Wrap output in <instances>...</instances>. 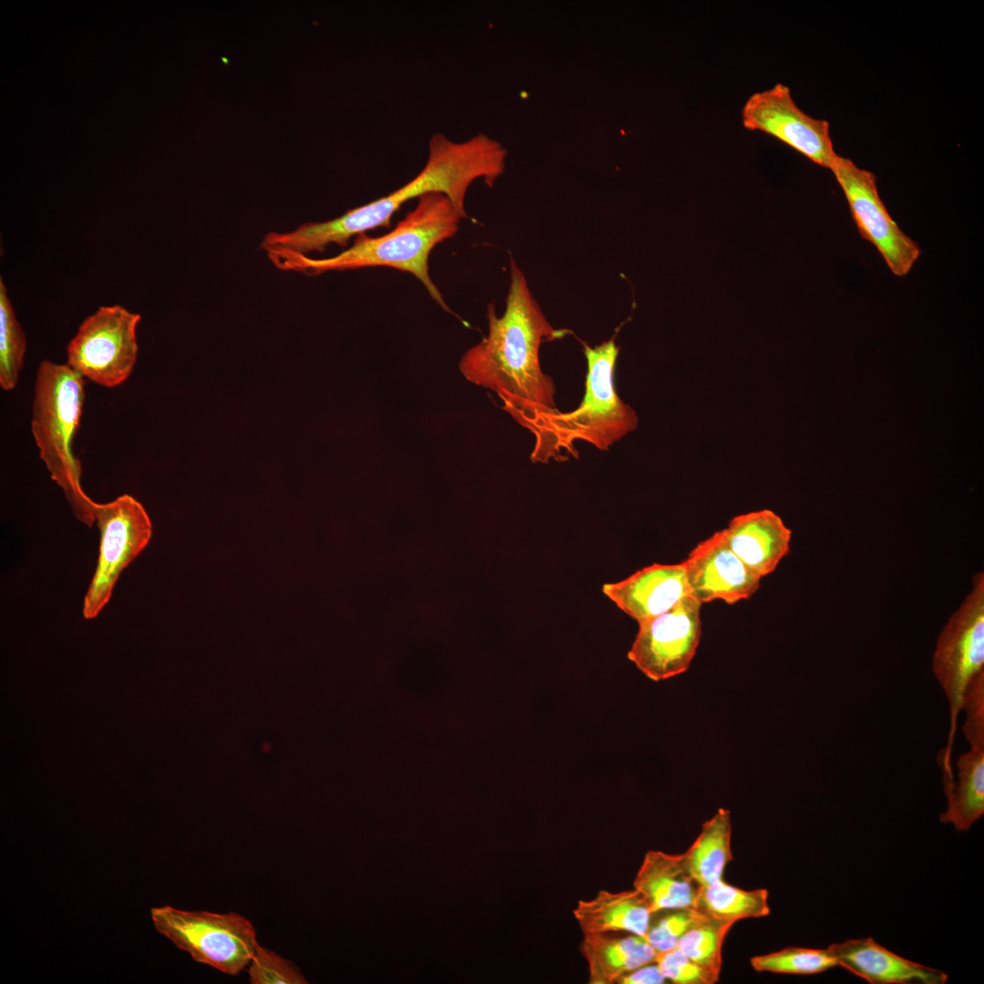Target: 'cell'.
I'll use <instances>...</instances> for the list:
<instances>
[{
	"label": "cell",
	"mask_w": 984,
	"mask_h": 984,
	"mask_svg": "<svg viewBox=\"0 0 984 984\" xmlns=\"http://www.w3.org/2000/svg\"><path fill=\"white\" fill-rule=\"evenodd\" d=\"M741 118L746 129L766 133L821 167L830 169L837 155L829 122L803 111L784 84L752 94L742 108Z\"/></svg>",
	"instance_id": "7c38bea8"
},
{
	"label": "cell",
	"mask_w": 984,
	"mask_h": 984,
	"mask_svg": "<svg viewBox=\"0 0 984 984\" xmlns=\"http://www.w3.org/2000/svg\"><path fill=\"white\" fill-rule=\"evenodd\" d=\"M588 372L585 394L578 408L548 415L534 433V462L562 460L561 453L576 456L572 444L583 440L601 451L634 431L639 424L634 409L618 395L614 385L615 364L620 352L614 337L593 347L583 343Z\"/></svg>",
	"instance_id": "5b68a950"
},
{
	"label": "cell",
	"mask_w": 984,
	"mask_h": 984,
	"mask_svg": "<svg viewBox=\"0 0 984 984\" xmlns=\"http://www.w3.org/2000/svg\"><path fill=\"white\" fill-rule=\"evenodd\" d=\"M731 548L760 578L788 554L792 531L770 509L733 517L725 528Z\"/></svg>",
	"instance_id": "2e32d148"
},
{
	"label": "cell",
	"mask_w": 984,
	"mask_h": 984,
	"mask_svg": "<svg viewBox=\"0 0 984 984\" xmlns=\"http://www.w3.org/2000/svg\"><path fill=\"white\" fill-rule=\"evenodd\" d=\"M695 909L706 917L735 922L762 917L770 913L768 891L764 888L744 890L721 878L698 887Z\"/></svg>",
	"instance_id": "7402d4cb"
},
{
	"label": "cell",
	"mask_w": 984,
	"mask_h": 984,
	"mask_svg": "<svg viewBox=\"0 0 984 984\" xmlns=\"http://www.w3.org/2000/svg\"><path fill=\"white\" fill-rule=\"evenodd\" d=\"M85 403V378L67 364H39L34 387L31 432L50 477L63 490L76 518L91 527L95 505L83 490L81 464L73 453Z\"/></svg>",
	"instance_id": "277c9868"
},
{
	"label": "cell",
	"mask_w": 984,
	"mask_h": 984,
	"mask_svg": "<svg viewBox=\"0 0 984 984\" xmlns=\"http://www.w3.org/2000/svg\"><path fill=\"white\" fill-rule=\"evenodd\" d=\"M507 153L502 145L486 134L456 142L435 134L429 141L428 158L423 169L395 191L342 216L323 222H307L293 232L299 251L322 252L330 244L347 247L351 238L378 227H389L392 216L406 201L428 193L445 195L464 219L465 199L469 186L483 179L492 187L505 170Z\"/></svg>",
	"instance_id": "7a4b0ae2"
},
{
	"label": "cell",
	"mask_w": 984,
	"mask_h": 984,
	"mask_svg": "<svg viewBox=\"0 0 984 984\" xmlns=\"http://www.w3.org/2000/svg\"><path fill=\"white\" fill-rule=\"evenodd\" d=\"M140 315L114 304L101 306L79 325L67 347V364L104 387L124 383L133 372Z\"/></svg>",
	"instance_id": "52a82bcc"
},
{
	"label": "cell",
	"mask_w": 984,
	"mask_h": 984,
	"mask_svg": "<svg viewBox=\"0 0 984 984\" xmlns=\"http://www.w3.org/2000/svg\"><path fill=\"white\" fill-rule=\"evenodd\" d=\"M100 531L96 570L84 598L83 616L93 619L108 602L121 572L147 547L152 524L143 505L130 495L95 505Z\"/></svg>",
	"instance_id": "9c48e42d"
},
{
	"label": "cell",
	"mask_w": 984,
	"mask_h": 984,
	"mask_svg": "<svg viewBox=\"0 0 984 984\" xmlns=\"http://www.w3.org/2000/svg\"><path fill=\"white\" fill-rule=\"evenodd\" d=\"M731 837V813L720 808L703 823L701 833L683 853L688 869L699 887L722 878L726 865L733 859Z\"/></svg>",
	"instance_id": "44dd1931"
},
{
	"label": "cell",
	"mask_w": 984,
	"mask_h": 984,
	"mask_svg": "<svg viewBox=\"0 0 984 984\" xmlns=\"http://www.w3.org/2000/svg\"><path fill=\"white\" fill-rule=\"evenodd\" d=\"M966 712L963 734L970 747H984V671L976 674L962 694L961 711Z\"/></svg>",
	"instance_id": "f1b7e54d"
},
{
	"label": "cell",
	"mask_w": 984,
	"mask_h": 984,
	"mask_svg": "<svg viewBox=\"0 0 984 984\" xmlns=\"http://www.w3.org/2000/svg\"><path fill=\"white\" fill-rule=\"evenodd\" d=\"M666 980L656 962L652 961L623 975L618 982L624 984H661L666 982Z\"/></svg>",
	"instance_id": "f546056e"
},
{
	"label": "cell",
	"mask_w": 984,
	"mask_h": 984,
	"mask_svg": "<svg viewBox=\"0 0 984 984\" xmlns=\"http://www.w3.org/2000/svg\"><path fill=\"white\" fill-rule=\"evenodd\" d=\"M461 219L445 195L428 193L419 197L415 210L406 214L393 231L383 236L360 234L352 246L329 258L313 259L302 254H288L270 261L280 270L309 276L330 271L367 267L396 269L417 278L436 303L450 312L431 279L428 261L432 250L438 243L456 234Z\"/></svg>",
	"instance_id": "3957f363"
},
{
	"label": "cell",
	"mask_w": 984,
	"mask_h": 984,
	"mask_svg": "<svg viewBox=\"0 0 984 984\" xmlns=\"http://www.w3.org/2000/svg\"><path fill=\"white\" fill-rule=\"evenodd\" d=\"M509 271L504 313L497 316L494 304L487 305V335L465 353L459 369L467 381L497 393L503 408L535 433L557 411L555 384L541 368L540 345L565 333L548 321L513 258Z\"/></svg>",
	"instance_id": "6da1fadb"
},
{
	"label": "cell",
	"mask_w": 984,
	"mask_h": 984,
	"mask_svg": "<svg viewBox=\"0 0 984 984\" xmlns=\"http://www.w3.org/2000/svg\"><path fill=\"white\" fill-rule=\"evenodd\" d=\"M690 594L702 604L723 600L733 605L750 599L761 579L731 548L725 528L700 541L683 560Z\"/></svg>",
	"instance_id": "4fadbf2b"
},
{
	"label": "cell",
	"mask_w": 984,
	"mask_h": 984,
	"mask_svg": "<svg viewBox=\"0 0 984 984\" xmlns=\"http://www.w3.org/2000/svg\"><path fill=\"white\" fill-rule=\"evenodd\" d=\"M654 961L665 979L675 984H712L719 979L677 948L656 953Z\"/></svg>",
	"instance_id": "83f0119b"
},
{
	"label": "cell",
	"mask_w": 984,
	"mask_h": 984,
	"mask_svg": "<svg viewBox=\"0 0 984 984\" xmlns=\"http://www.w3.org/2000/svg\"><path fill=\"white\" fill-rule=\"evenodd\" d=\"M702 605L688 595L668 611L639 623L629 660L655 682L688 671L702 636Z\"/></svg>",
	"instance_id": "8fae6325"
},
{
	"label": "cell",
	"mask_w": 984,
	"mask_h": 984,
	"mask_svg": "<svg viewBox=\"0 0 984 984\" xmlns=\"http://www.w3.org/2000/svg\"><path fill=\"white\" fill-rule=\"evenodd\" d=\"M158 932L194 961L235 976L249 966L258 945L249 919L237 913L188 911L170 906L152 907Z\"/></svg>",
	"instance_id": "8992f818"
},
{
	"label": "cell",
	"mask_w": 984,
	"mask_h": 984,
	"mask_svg": "<svg viewBox=\"0 0 984 984\" xmlns=\"http://www.w3.org/2000/svg\"><path fill=\"white\" fill-rule=\"evenodd\" d=\"M933 673L949 705L950 730L945 753L951 755L962 694L969 682L984 671V574L973 578V588L950 617L938 639Z\"/></svg>",
	"instance_id": "ba28073f"
},
{
	"label": "cell",
	"mask_w": 984,
	"mask_h": 984,
	"mask_svg": "<svg viewBox=\"0 0 984 984\" xmlns=\"http://www.w3.org/2000/svg\"><path fill=\"white\" fill-rule=\"evenodd\" d=\"M593 984H610L637 968L655 960L656 952L642 936L627 933L584 934L581 944Z\"/></svg>",
	"instance_id": "d6986e66"
},
{
	"label": "cell",
	"mask_w": 984,
	"mask_h": 984,
	"mask_svg": "<svg viewBox=\"0 0 984 984\" xmlns=\"http://www.w3.org/2000/svg\"><path fill=\"white\" fill-rule=\"evenodd\" d=\"M602 592L638 623L668 611L691 595L683 561L653 563L620 581L605 583Z\"/></svg>",
	"instance_id": "5bb4252c"
},
{
	"label": "cell",
	"mask_w": 984,
	"mask_h": 984,
	"mask_svg": "<svg viewBox=\"0 0 984 984\" xmlns=\"http://www.w3.org/2000/svg\"><path fill=\"white\" fill-rule=\"evenodd\" d=\"M633 885L653 913L672 908H695L699 886L688 869L683 854L648 851Z\"/></svg>",
	"instance_id": "e0dca14e"
},
{
	"label": "cell",
	"mask_w": 984,
	"mask_h": 984,
	"mask_svg": "<svg viewBox=\"0 0 984 984\" xmlns=\"http://www.w3.org/2000/svg\"><path fill=\"white\" fill-rule=\"evenodd\" d=\"M703 917L692 907L657 911L644 938L656 953L672 949L683 934Z\"/></svg>",
	"instance_id": "484cf974"
},
{
	"label": "cell",
	"mask_w": 984,
	"mask_h": 984,
	"mask_svg": "<svg viewBox=\"0 0 984 984\" xmlns=\"http://www.w3.org/2000/svg\"><path fill=\"white\" fill-rule=\"evenodd\" d=\"M251 984H305L307 981L299 968L284 958L257 945L248 969Z\"/></svg>",
	"instance_id": "4316f807"
},
{
	"label": "cell",
	"mask_w": 984,
	"mask_h": 984,
	"mask_svg": "<svg viewBox=\"0 0 984 984\" xmlns=\"http://www.w3.org/2000/svg\"><path fill=\"white\" fill-rule=\"evenodd\" d=\"M653 912L637 889L600 891L589 900H580L574 916L583 934L625 932L644 937Z\"/></svg>",
	"instance_id": "ac0fdd59"
},
{
	"label": "cell",
	"mask_w": 984,
	"mask_h": 984,
	"mask_svg": "<svg viewBox=\"0 0 984 984\" xmlns=\"http://www.w3.org/2000/svg\"><path fill=\"white\" fill-rule=\"evenodd\" d=\"M957 766V783L944 787L948 805L940 821L967 831L984 814V747H970Z\"/></svg>",
	"instance_id": "ffe728a7"
},
{
	"label": "cell",
	"mask_w": 984,
	"mask_h": 984,
	"mask_svg": "<svg viewBox=\"0 0 984 984\" xmlns=\"http://www.w3.org/2000/svg\"><path fill=\"white\" fill-rule=\"evenodd\" d=\"M26 351V338L19 323L5 284L0 279V387L13 390L19 380Z\"/></svg>",
	"instance_id": "cb8c5ba5"
},
{
	"label": "cell",
	"mask_w": 984,
	"mask_h": 984,
	"mask_svg": "<svg viewBox=\"0 0 984 984\" xmlns=\"http://www.w3.org/2000/svg\"><path fill=\"white\" fill-rule=\"evenodd\" d=\"M759 972L814 975L838 967L829 949L787 947L781 950L751 958Z\"/></svg>",
	"instance_id": "d4e9b609"
},
{
	"label": "cell",
	"mask_w": 984,
	"mask_h": 984,
	"mask_svg": "<svg viewBox=\"0 0 984 984\" xmlns=\"http://www.w3.org/2000/svg\"><path fill=\"white\" fill-rule=\"evenodd\" d=\"M734 923L731 919L705 916L683 934L676 948L697 965L719 977L723 941Z\"/></svg>",
	"instance_id": "603a6c76"
},
{
	"label": "cell",
	"mask_w": 984,
	"mask_h": 984,
	"mask_svg": "<svg viewBox=\"0 0 984 984\" xmlns=\"http://www.w3.org/2000/svg\"><path fill=\"white\" fill-rule=\"evenodd\" d=\"M830 169L844 191L861 237L877 249L894 275H907L921 249L892 220L878 194L876 176L838 154Z\"/></svg>",
	"instance_id": "30bf717a"
},
{
	"label": "cell",
	"mask_w": 984,
	"mask_h": 984,
	"mask_svg": "<svg viewBox=\"0 0 984 984\" xmlns=\"http://www.w3.org/2000/svg\"><path fill=\"white\" fill-rule=\"evenodd\" d=\"M841 967L870 984H945L948 975L898 956L872 938L848 939L827 947Z\"/></svg>",
	"instance_id": "9a60e30c"
}]
</instances>
